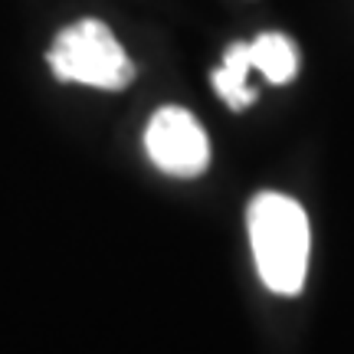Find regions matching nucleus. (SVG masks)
Returning <instances> with one entry per match:
<instances>
[{
  "instance_id": "nucleus-2",
  "label": "nucleus",
  "mask_w": 354,
  "mask_h": 354,
  "mask_svg": "<svg viewBox=\"0 0 354 354\" xmlns=\"http://www.w3.org/2000/svg\"><path fill=\"white\" fill-rule=\"evenodd\" d=\"M50 69L63 82L92 88H125L135 79V66L122 43L102 20H79L66 26L50 50Z\"/></svg>"
},
{
  "instance_id": "nucleus-3",
  "label": "nucleus",
  "mask_w": 354,
  "mask_h": 354,
  "mask_svg": "<svg viewBox=\"0 0 354 354\" xmlns=\"http://www.w3.org/2000/svg\"><path fill=\"white\" fill-rule=\"evenodd\" d=\"M148 158L171 177H197L210 165V141L187 109H158L145 131Z\"/></svg>"
},
{
  "instance_id": "nucleus-4",
  "label": "nucleus",
  "mask_w": 354,
  "mask_h": 354,
  "mask_svg": "<svg viewBox=\"0 0 354 354\" xmlns=\"http://www.w3.org/2000/svg\"><path fill=\"white\" fill-rule=\"evenodd\" d=\"M246 46H250L253 69H259L269 82L286 86V82L295 79V73H299V50H295V43L289 37H282V33H263V37H256Z\"/></svg>"
},
{
  "instance_id": "nucleus-5",
  "label": "nucleus",
  "mask_w": 354,
  "mask_h": 354,
  "mask_svg": "<svg viewBox=\"0 0 354 354\" xmlns=\"http://www.w3.org/2000/svg\"><path fill=\"white\" fill-rule=\"evenodd\" d=\"M250 69H253V63H250V46H246V43H233V46H227V53H223V66L210 76L214 79L216 95L227 102L233 112H243L246 105L256 102V92L250 88V82H246Z\"/></svg>"
},
{
  "instance_id": "nucleus-1",
  "label": "nucleus",
  "mask_w": 354,
  "mask_h": 354,
  "mask_svg": "<svg viewBox=\"0 0 354 354\" xmlns=\"http://www.w3.org/2000/svg\"><path fill=\"white\" fill-rule=\"evenodd\" d=\"M253 259L266 289L299 295L308 269V216L286 194H256L246 210Z\"/></svg>"
}]
</instances>
